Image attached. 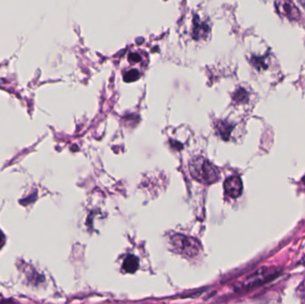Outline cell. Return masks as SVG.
<instances>
[{"label":"cell","instance_id":"obj_3","mask_svg":"<svg viewBox=\"0 0 305 304\" xmlns=\"http://www.w3.org/2000/svg\"><path fill=\"white\" fill-rule=\"evenodd\" d=\"M275 277H277V273H271V271H269L266 269L260 270L243 282V288L250 289L258 286L262 284H264L265 282L271 280Z\"/></svg>","mask_w":305,"mask_h":304},{"label":"cell","instance_id":"obj_1","mask_svg":"<svg viewBox=\"0 0 305 304\" xmlns=\"http://www.w3.org/2000/svg\"><path fill=\"white\" fill-rule=\"evenodd\" d=\"M190 171L192 177L204 184H213L219 179L214 166L205 158H194L190 162Z\"/></svg>","mask_w":305,"mask_h":304},{"label":"cell","instance_id":"obj_4","mask_svg":"<svg viewBox=\"0 0 305 304\" xmlns=\"http://www.w3.org/2000/svg\"><path fill=\"white\" fill-rule=\"evenodd\" d=\"M226 193L232 198H237L243 192V183L239 177L233 176L226 179L224 183Z\"/></svg>","mask_w":305,"mask_h":304},{"label":"cell","instance_id":"obj_8","mask_svg":"<svg viewBox=\"0 0 305 304\" xmlns=\"http://www.w3.org/2000/svg\"><path fill=\"white\" fill-rule=\"evenodd\" d=\"M235 99H236L237 102H243V101L247 100V99H248V93L246 92V90L240 89L239 90L236 91V94H235Z\"/></svg>","mask_w":305,"mask_h":304},{"label":"cell","instance_id":"obj_7","mask_svg":"<svg viewBox=\"0 0 305 304\" xmlns=\"http://www.w3.org/2000/svg\"><path fill=\"white\" fill-rule=\"evenodd\" d=\"M139 77H140V74H139V71L133 69L132 71H129V72H127L125 74V75H124V81H126V82H132V81L139 80Z\"/></svg>","mask_w":305,"mask_h":304},{"label":"cell","instance_id":"obj_2","mask_svg":"<svg viewBox=\"0 0 305 304\" xmlns=\"http://www.w3.org/2000/svg\"><path fill=\"white\" fill-rule=\"evenodd\" d=\"M171 246L177 253L189 257L196 256L199 252V245L197 240L186 235H174L171 238Z\"/></svg>","mask_w":305,"mask_h":304},{"label":"cell","instance_id":"obj_11","mask_svg":"<svg viewBox=\"0 0 305 304\" xmlns=\"http://www.w3.org/2000/svg\"><path fill=\"white\" fill-rule=\"evenodd\" d=\"M302 181H303V184H304V185H305V177H303V180H302Z\"/></svg>","mask_w":305,"mask_h":304},{"label":"cell","instance_id":"obj_9","mask_svg":"<svg viewBox=\"0 0 305 304\" xmlns=\"http://www.w3.org/2000/svg\"><path fill=\"white\" fill-rule=\"evenodd\" d=\"M129 60L133 64H136V63H139L141 61V57L137 53H132V54H129Z\"/></svg>","mask_w":305,"mask_h":304},{"label":"cell","instance_id":"obj_5","mask_svg":"<svg viewBox=\"0 0 305 304\" xmlns=\"http://www.w3.org/2000/svg\"><path fill=\"white\" fill-rule=\"evenodd\" d=\"M278 10L282 11L283 15L290 19L294 20L298 17L299 13L294 5L290 0H282L278 4Z\"/></svg>","mask_w":305,"mask_h":304},{"label":"cell","instance_id":"obj_6","mask_svg":"<svg viewBox=\"0 0 305 304\" xmlns=\"http://www.w3.org/2000/svg\"><path fill=\"white\" fill-rule=\"evenodd\" d=\"M139 259L134 255H129L127 258L124 260L123 269L128 273H134L136 270L139 269Z\"/></svg>","mask_w":305,"mask_h":304},{"label":"cell","instance_id":"obj_10","mask_svg":"<svg viewBox=\"0 0 305 304\" xmlns=\"http://www.w3.org/2000/svg\"><path fill=\"white\" fill-rule=\"evenodd\" d=\"M5 242H6V238H5L4 234L2 233V231L0 230V249L3 247Z\"/></svg>","mask_w":305,"mask_h":304}]
</instances>
